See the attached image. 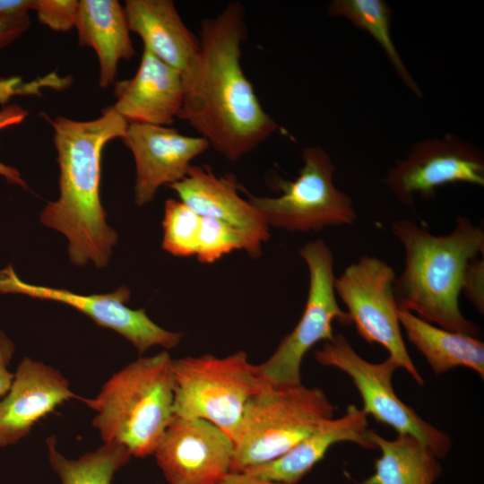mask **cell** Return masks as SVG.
<instances>
[{
	"instance_id": "1",
	"label": "cell",
	"mask_w": 484,
	"mask_h": 484,
	"mask_svg": "<svg viewBox=\"0 0 484 484\" xmlns=\"http://www.w3.org/2000/svg\"><path fill=\"white\" fill-rule=\"evenodd\" d=\"M242 4H229L201 23L199 50L182 73L178 118L230 161H237L280 129L264 109L241 63L246 36Z\"/></svg>"
},
{
	"instance_id": "2",
	"label": "cell",
	"mask_w": 484,
	"mask_h": 484,
	"mask_svg": "<svg viewBox=\"0 0 484 484\" xmlns=\"http://www.w3.org/2000/svg\"><path fill=\"white\" fill-rule=\"evenodd\" d=\"M59 166V195L42 210L43 225L63 234L71 262L98 269L110 262L118 235L107 222L99 186L102 151L123 139L128 123L110 106L86 121L65 117L48 119Z\"/></svg>"
},
{
	"instance_id": "3",
	"label": "cell",
	"mask_w": 484,
	"mask_h": 484,
	"mask_svg": "<svg viewBox=\"0 0 484 484\" xmlns=\"http://www.w3.org/2000/svg\"><path fill=\"white\" fill-rule=\"evenodd\" d=\"M391 229L405 251L404 269L393 284L399 308L441 328L478 336L479 326L460 310L459 296L468 263L484 255L482 226L459 216L443 236L406 219L394 220Z\"/></svg>"
},
{
	"instance_id": "4",
	"label": "cell",
	"mask_w": 484,
	"mask_h": 484,
	"mask_svg": "<svg viewBox=\"0 0 484 484\" xmlns=\"http://www.w3.org/2000/svg\"><path fill=\"white\" fill-rule=\"evenodd\" d=\"M172 359L167 350L139 358L96 397L79 398L95 412L92 424L104 443L122 445L136 457L153 454L174 417Z\"/></svg>"
},
{
	"instance_id": "5",
	"label": "cell",
	"mask_w": 484,
	"mask_h": 484,
	"mask_svg": "<svg viewBox=\"0 0 484 484\" xmlns=\"http://www.w3.org/2000/svg\"><path fill=\"white\" fill-rule=\"evenodd\" d=\"M333 414L334 406L318 387L269 385L245 406L230 471L279 458Z\"/></svg>"
},
{
	"instance_id": "6",
	"label": "cell",
	"mask_w": 484,
	"mask_h": 484,
	"mask_svg": "<svg viewBox=\"0 0 484 484\" xmlns=\"http://www.w3.org/2000/svg\"><path fill=\"white\" fill-rule=\"evenodd\" d=\"M173 414L207 420L236 443L245 406L269 385L245 351L172 359Z\"/></svg>"
},
{
	"instance_id": "7",
	"label": "cell",
	"mask_w": 484,
	"mask_h": 484,
	"mask_svg": "<svg viewBox=\"0 0 484 484\" xmlns=\"http://www.w3.org/2000/svg\"><path fill=\"white\" fill-rule=\"evenodd\" d=\"M303 167L294 180L278 179L281 194L255 196L238 185L269 226L289 231H319L325 227L353 225L358 218L353 201L333 184L335 166L319 146L302 151Z\"/></svg>"
},
{
	"instance_id": "8",
	"label": "cell",
	"mask_w": 484,
	"mask_h": 484,
	"mask_svg": "<svg viewBox=\"0 0 484 484\" xmlns=\"http://www.w3.org/2000/svg\"><path fill=\"white\" fill-rule=\"evenodd\" d=\"M309 272L304 312L294 329L264 362L257 365L261 377L270 385L294 386L301 383V365L307 352L319 341L333 337V323L350 324L347 312L337 303L334 291L333 255L323 239L299 248Z\"/></svg>"
},
{
	"instance_id": "9",
	"label": "cell",
	"mask_w": 484,
	"mask_h": 484,
	"mask_svg": "<svg viewBox=\"0 0 484 484\" xmlns=\"http://www.w3.org/2000/svg\"><path fill=\"white\" fill-rule=\"evenodd\" d=\"M315 359L350 377L362 398V410L367 416L391 427L398 434L416 437L438 459L447 455L452 447L450 436L424 420L395 393L392 378L399 367L392 358L388 356L379 363L369 362L355 351L343 334L337 333L315 351Z\"/></svg>"
},
{
	"instance_id": "10",
	"label": "cell",
	"mask_w": 484,
	"mask_h": 484,
	"mask_svg": "<svg viewBox=\"0 0 484 484\" xmlns=\"http://www.w3.org/2000/svg\"><path fill=\"white\" fill-rule=\"evenodd\" d=\"M396 275L385 261L364 255L334 280V291L346 306L350 324L369 344L383 346L398 365L422 385L402 334L393 284Z\"/></svg>"
},
{
	"instance_id": "11",
	"label": "cell",
	"mask_w": 484,
	"mask_h": 484,
	"mask_svg": "<svg viewBox=\"0 0 484 484\" xmlns=\"http://www.w3.org/2000/svg\"><path fill=\"white\" fill-rule=\"evenodd\" d=\"M0 292L22 294L32 298L65 304L90 317L98 325L115 331L126 339L140 354L153 346L166 350L177 347L183 334L168 331L154 323L144 309L126 304L131 291L125 286L101 294H78L68 290L23 281L12 264L0 270Z\"/></svg>"
},
{
	"instance_id": "12",
	"label": "cell",
	"mask_w": 484,
	"mask_h": 484,
	"mask_svg": "<svg viewBox=\"0 0 484 484\" xmlns=\"http://www.w3.org/2000/svg\"><path fill=\"white\" fill-rule=\"evenodd\" d=\"M385 184L405 206H414V194L432 199L436 188L448 184L484 186V159L480 149L454 134L413 144L406 158L396 161Z\"/></svg>"
},
{
	"instance_id": "13",
	"label": "cell",
	"mask_w": 484,
	"mask_h": 484,
	"mask_svg": "<svg viewBox=\"0 0 484 484\" xmlns=\"http://www.w3.org/2000/svg\"><path fill=\"white\" fill-rule=\"evenodd\" d=\"M234 450L214 424L174 416L153 454L169 484H216L230 472Z\"/></svg>"
},
{
	"instance_id": "14",
	"label": "cell",
	"mask_w": 484,
	"mask_h": 484,
	"mask_svg": "<svg viewBox=\"0 0 484 484\" xmlns=\"http://www.w3.org/2000/svg\"><path fill=\"white\" fill-rule=\"evenodd\" d=\"M131 151L136 169L134 203H151L159 188L182 180L192 160L208 149L201 136L182 134L171 126L128 124L122 139Z\"/></svg>"
},
{
	"instance_id": "15",
	"label": "cell",
	"mask_w": 484,
	"mask_h": 484,
	"mask_svg": "<svg viewBox=\"0 0 484 484\" xmlns=\"http://www.w3.org/2000/svg\"><path fill=\"white\" fill-rule=\"evenodd\" d=\"M77 396L60 371L23 358L10 389L0 400V447L25 437L42 418Z\"/></svg>"
},
{
	"instance_id": "16",
	"label": "cell",
	"mask_w": 484,
	"mask_h": 484,
	"mask_svg": "<svg viewBox=\"0 0 484 484\" xmlns=\"http://www.w3.org/2000/svg\"><path fill=\"white\" fill-rule=\"evenodd\" d=\"M182 74L143 49L135 74L114 86L111 106L128 124L170 126L183 104Z\"/></svg>"
},
{
	"instance_id": "17",
	"label": "cell",
	"mask_w": 484,
	"mask_h": 484,
	"mask_svg": "<svg viewBox=\"0 0 484 484\" xmlns=\"http://www.w3.org/2000/svg\"><path fill=\"white\" fill-rule=\"evenodd\" d=\"M169 186L200 217L225 221L245 232L258 250L269 239L265 217L238 194L233 176H217L208 166L192 165L182 180Z\"/></svg>"
},
{
	"instance_id": "18",
	"label": "cell",
	"mask_w": 484,
	"mask_h": 484,
	"mask_svg": "<svg viewBox=\"0 0 484 484\" xmlns=\"http://www.w3.org/2000/svg\"><path fill=\"white\" fill-rule=\"evenodd\" d=\"M369 431L367 415L350 404L342 416L324 421L283 455L241 472L283 484H298L333 445L351 442L366 449H376Z\"/></svg>"
},
{
	"instance_id": "19",
	"label": "cell",
	"mask_w": 484,
	"mask_h": 484,
	"mask_svg": "<svg viewBox=\"0 0 484 484\" xmlns=\"http://www.w3.org/2000/svg\"><path fill=\"white\" fill-rule=\"evenodd\" d=\"M130 31L143 49L182 73L199 50V39L182 21L171 0H126L124 5Z\"/></svg>"
},
{
	"instance_id": "20",
	"label": "cell",
	"mask_w": 484,
	"mask_h": 484,
	"mask_svg": "<svg viewBox=\"0 0 484 484\" xmlns=\"http://www.w3.org/2000/svg\"><path fill=\"white\" fill-rule=\"evenodd\" d=\"M74 27L79 46L97 55L99 86L113 84L119 62L135 54L124 6L117 0H80Z\"/></svg>"
},
{
	"instance_id": "21",
	"label": "cell",
	"mask_w": 484,
	"mask_h": 484,
	"mask_svg": "<svg viewBox=\"0 0 484 484\" xmlns=\"http://www.w3.org/2000/svg\"><path fill=\"white\" fill-rule=\"evenodd\" d=\"M399 320L409 341L436 375L463 367L484 377V343L479 339L436 326L402 308Z\"/></svg>"
},
{
	"instance_id": "22",
	"label": "cell",
	"mask_w": 484,
	"mask_h": 484,
	"mask_svg": "<svg viewBox=\"0 0 484 484\" xmlns=\"http://www.w3.org/2000/svg\"><path fill=\"white\" fill-rule=\"evenodd\" d=\"M369 437L381 454L374 472L358 484H433L440 476L438 458L416 437L398 434L389 440L371 429Z\"/></svg>"
},
{
	"instance_id": "23",
	"label": "cell",
	"mask_w": 484,
	"mask_h": 484,
	"mask_svg": "<svg viewBox=\"0 0 484 484\" xmlns=\"http://www.w3.org/2000/svg\"><path fill=\"white\" fill-rule=\"evenodd\" d=\"M331 16L343 17L359 29L367 31L385 51L396 73L417 97L422 91L411 77L391 37L392 11L384 0H333L328 7Z\"/></svg>"
},
{
	"instance_id": "24",
	"label": "cell",
	"mask_w": 484,
	"mask_h": 484,
	"mask_svg": "<svg viewBox=\"0 0 484 484\" xmlns=\"http://www.w3.org/2000/svg\"><path fill=\"white\" fill-rule=\"evenodd\" d=\"M48 461L61 484H111L115 473L131 458L122 445L104 443L78 459L65 457L56 448L55 436L47 439Z\"/></svg>"
},
{
	"instance_id": "25",
	"label": "cell",
	"mask_w": 484,
	"mask_h": 484,
	"mask_svg": "<svg viewBox=\"0 0 484 484\" xmlns=\"http://www.w3.org/2000/svg\"><path fill=\"white\" fill-rule=\"evenodd\" d=\"M201 217L180 200L168 199L162 220V248L178 257L194 256Z\"/></svg>"
},
{
	"instance_id": "26",
	"label": "cell",
	"mask_w": 484,
	"mask_h": 484,
	"mask_svg": "<svg viewBox=\"0 0 484 484\" xmlns=\"http://www.w3.org/2000/svg\"><path fill=\"white\" fill-rule=\"evenodd\" d=\"M234 250H245L257 257L261 251L239 229L220 220L201 217L195 256L203 264H213Z\"/></svg>"
},
{
	"instance_id": "27",
	"label": "cell",
	"mask_w": 484,
	"mask_h": 484,
	"mask_svg": "<svg viewBox=\"0 0 484 484\" xmlns=\"http://www.w3.org/2000/svg\"><path fill=\"white\" fill-rule=\"evenodd\" d=\"M71 83L68 76L50 73L32 81H23L21 76L0 77V104L4 105L14 96H42V90L50 88L62 91Z\"/></svg>"
},
{
	"instance_id": "28",
	"label": "cell",
	"mask_w": 484,
	"mask_h": 484,
	"mask_svg": "<svg viewBox=\"0 0 484 484\" xmlns=\"http://www.w3.org/2000/svg\"><path fill=\"white\" fill-rule=\"evenodd\" d=\"M77 0H34L33 9L39 22L56 32H67L74 27Z\"/></svg>"
},
{
	"instance_id": "29",
	"label": "cell",
	"mask_w": 484,
	"mask_h": 484,
	"mask_svg": "<svg viewBox=\"0 0 484 484\" xmlns=\"http://www.w3.org/2000/svg\"><path fill=\"white\" fill-rule=\"evenodd\" d=\"M462 291L480 314L484 313V260L471 259L464 271Z\"/></svg>"
},
{
	"instance_id": "30",
	"label": "cell",
	"mask_w": 484,
	"mask_h": 484,
	"mask_svg": "<svg viewBox=\"0 0 484 484\" xmlns=\"http://www.w3.org/2000/svg\"><path fill=\"white\" fill-rule=\"evenodd\" d=\"M28 116V111L17 104L4 106L0 109V131L21 124ZM0 176L9 184L27 189V184L21 173L13 167L0 162Z\"/></svg>"
},
{
	"instance_id": "31",
	"label": "cell",
	"mask_w": 484,
	"mask_h": 484,
	"mask_svg": "<svg viewBox=\"0 0 484 484\" xmlns=\"http://www.w3.org/2000/svg\"><path fill=\"white\" fill-rule=\"evenodd\" d=\"M29 26L28 13L0 16V51L24 34Z\"/></svg>"
},
{
	"instance_id": "32",
	"label": "cell",
	"mask_w": 484,
	"mask_h": 484,
	"mask_svg": "<svg viewBox=\"0 0 484 484\" xmlns=\"http://www.w3.org/2000/svg\"><path fill=\"white\" fill-rule=\"evenodd\" d=\"M15 347L10 338L0 330V400L11 387L14 374L8 370Z\"/></svg>"
},
{
	"instance_id": "33",
	"label": "cell",
	"mask_w": 484,
	"mask_h": 484,
	"mask_svg": "<svg viewBox=\"0 0 484 484\" xmlns=\"http://www.w3.org/2000/svg\"><path fill=\"white\" fill-rule=\"evenodd\" d=\"M34 0H0V16L26 14L33 9Z\"/></svg>"
},
{
	"instance_id": "34",
	"label": "cell",
	"mask_w": 484,
	"mask_h": 484,
	"mask_svg": "<svg viewBox=\"0 0 484 484\" xmlns=\"http://www.w3.org/2000/svg\"><path fill=\"white\" fill-rule=\"evenodd\" d=\"M216 484H283L248 475L245 472H229Z\"/></svg>"
}]
</instances>
